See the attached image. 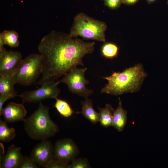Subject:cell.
I'll return each mask as SVG.
<instances>
[{"instance_id":"1","label":"cell","mask_w":168,"mask_h":168,"mask_svg":"<svg viewBox=\"0 0 168 168\" xmlns=\"http://www.w3.org/2000/svg\"><path fill=\"white\" fill-rule=\"evenodd\" d=\"M74 38L69 34L52 30L42 39L38 46L43 59L38 84L55 81L77 66H84L83 58L93 52L95 43Z\"/></svg>"},{"instance_id":"2","label":"cell","mask_w":168,"mask_h":168,"mask_svg":"<svg viewBox=\"0 0 168 168\" xmlns=\"http://www.w3.org/2000/svg\"><path fill=\"white\" fill-rule=\"evenodd\" d=\"M147 74L142 65L138 64L121 72H114L110 76L103 77L108 83L100 93L118 96L138 91Z\"/></svg>"},{"instance_id":"3","label":"cell","mask_w":168,"mask_h":168,"mask_svg":"<svg viewBox=\"0 0 168 168\" xmlns=\"http://www.w3.org/2000/svg\"><path fill=\"white\" fill-rule=\"evenodd\" d=\"M25 130L31 138L47 140L58 132V127L50 117L49 108L40 102L38 109L23 120Z\"/></svg>"},{"instance_id":"4","label":"cell","mask_w":168,"mask_h":168,"mask_svg":"<svg viewBox=\"0 0 168 168\" xmlns=\"http://www.w3.org/2000/svg\"><path fill=\"white\" fill-rule=\"evenodd\" d=\"M107 28L104 22L80 13L74 17L69 35L72 37L79 36L85 40L105 42V32Z\"/></svg>"},{"instance_id":"5","label":"cell","mask_w":168,"mask_h":168,"mask_svg":"<svg viewBox=\"0 0 168 168\" xmlns=\"http://www.w3.org/2000/svg\"><path fill=\"white\" fill-rule=\"evenodd\" d=\"M43 68L42 56L31 54L22 59L12 75L15 84L28 86L34 83L41 74Z\"/></svg>"},{"instance_id":"6","label":"cell","mask_w":168,"mask_h":168,"mask_svg":"<svg viewBox=\"0 0 168 168\" xmlns=\"http://www.w3.org/2000/svg\"><path fill=\"white\" fill-rule=\"evenodd\" d=\"M87 70L86 68H75L64 75L59 80L60 82L66 84L72 93L85 98H88L93 93V91L89 89L86 86L89 83V81L85 77Z\"/></svg>"},{"instance_id":"7","label":"cell","mask_w":168,"mask_h":168,"mask_svg":"<svg viewBox=\"0 0 168 168\" xmlns=\"http://www.w3.org/2000/svg\"><path fill=\"white\" fill-rule=\"evenodd\" d=\"M60 83L59 81L46 82L38 89L26 91L17 96L21 99L23 104L40 102L49 98L56 99L60 92L57 86Z\"/></svg>"},{"instance_id":"8","label":"cell","mask_w":168,"mask_h":168,"mask_svg":"<svg viewBox=\"0 0 168 168\" xmlns=\"http://www.w3.org/2000/svg\"><path fill=\"white\" fill-rule=\"evenodd\" d=\"M79 154V149L72 140L69 138L60 139L54 147V158L69 164Z\"/></svg>"},{"instance_id":"9","label":"cell","mask_w":168,"mask_h":168,"mask_svg":"<svg viewBox=\"0 0 168 168\" xmlns=\"http://www.w3.org/2000/svg\"><path fill=\"white\" fill-rule=\"evenodd\" d=\"M54 147L51 142L47 140L41 141L32 149L30 157L39 166L46 168L54 159Z\"/></svg>"},{"instance_id":"10","label":"cell","mask_w":168,"mask_h":168,"mask_svg":"<svg viewBox=\"0 0 168 168\" xmlns=\"http://www.w3.org/2000/svg\"><path fill=\"white\" fill-rule=\"evenodd\" d=\"M22 59L19 52L0 50V75H12Z\"/></svg>"},{"instance_id":"11","label":"cell","mask_w":168,"mask_h":168,"mask_svg":"<svg viewBox=\"0 0 168 168\" xmlns=\"http://www.w3.org/2000/svg\"><path fill=\"white\" fill-rule=\"evenodd\" d=\"M27 114L23 104L11 102L3 108L2 115L6 122L12 123L23 121Z\"/></svg>"},{"instance_id":"12","label":"cell","mask_w":168,"mask_h":168,"mask_svg":"<svg viewBox=\"0 0 168 168\" xmlns=\"http://www.w3.org/2000/svg\"><path fill=\"white\" fill-rule=\"evenodd\" d=\"M21 150L20 148L13 145L10 146L0 163V168H19L23 156Z\"/></svg>"},{"instance_id":"13","label":"cell","mask_w":168,"mask_h":168,"mask_svg":"<svg viewBox=\"0 0 168 168\" xmlns=\"http://www.w3.org/2000/svg\"><path fill=\"white\" fill-rule=\"evenodd\" d=\"M127 119V111L123 108L121 101L119 98L118 105L113 112V126L118 132H121L124 129Z\"/></svg>"},{"instance_id":"14","label":"cell","mask_w":168,"mask_h":168,"mask_svg":"<svg viewBox=\"0 0 168 168\" xmlns=\"http://www.w3.org/2000/svg\"><path fill=\"white\" fill-rule=\"evenodd\" d=\"M82 109L80 113L93 124L99 121V113L96 112L93 107L92 102L88 98L81 102Z\"/></svg>"},{"instance_id":"15","label":"cell","mask_w":168,"mask_h":168,"mask_svg":"<svg viewBox=\"0 0 168 168\" xmlns=\"http://www.w3.org/2000/svg\"><path fill=\"white\" fill-rule=\"evenodd\" d=\"M16 84L12 75H0V95L17 96L14 86Z\"/></svg>"},{"instance_id":"16","label":"cell","mask_w":168,"mask_h":168,"mask_svg":"<svg viewBox=\"0 0 168 168\" xmlns=\"http://www.w3.org/2000/svg\"><path fill=\"white\" fill-rule=\"evenodd\" d=\"M100 125L104 128L113 126V112L114 110L111 105L106 104L104 108L99 107Z\"/></svg>"},{"instance_id":"17","label":"cell","mask_w":168,"mask_h":168,"mask_svg":"<svg viewBox=\"0 0 168 168\" xmlns=\"http://www.w3.org/2000/svg\"><path fill=\"white\" fill-rule=\"evenodd\" d=\"M6 122L0 119V141L3 142H8L16 136V132L13 128H9Z\"/></svg>"},{"instance_id":"18","label":"cell","mask_w":168,"mask_h":168,"mask_svg":"<svg viewBox=\"0 0 168 168\" xmlns=\"http://www.w3.org/2000/svg\"><path fill=\"white\" fill-rule=\"evenodd\" d=\"M119 48L115 44L111 42H106L101 48V55L108 59H113L116 57L119 54Z\"/></svg>"},{"instance_id":"19","label":"cell","mask_w":168,"mask_h":168,"mask_svg":"<svg viewBox=\"0 0 168 168\" xmlns=\"http://www.w3.org/2000/svg\"><path fill=\"white\" fill-rule=\"evenodd\" d=\"M1 35L5 43L11 48H15L18 46L19 41L18 33L14 30H5Z\"/></svg>"},{"instance_id":"20","label":"cell","mask_w":168,"mask_h":168,"mask_svg":"<svg viewBox=\"0 0 168 168\" xmlns=\"http://www.w3.org/2000/svg\"><path fill=\"white\" fill-rule=\"evenodd\" d=\"M55 99L56 102L54 106L60 115L66 118L71 116L74 112L68 103L58 98Z\"/></svg>"},{"instance_id":"21","label":"cell","mask_w":168,"mask_h":168,"mask_svg":"<svg viewBox=\"0 0 168 168\" xmlns=\"http://www.w3.org/2000/svg\"><path fill=\"white\" fill-rule=\"evenodd\" d=\"M88 160L85 158H75L69 165V168H91Z\"/></svg>"},{"instance_id":"22","label":"cell","mask_w":168,"mask_h":168,"mask_svg":"<svg viewBox=\"0 0 168 168\" xmlns=\"http://www.w3.org/2000/svg\"><path fill=\"white\" fill-rule=\"evenodd\" d=\"M39 166L30 157L23 156L19 168H38Z\"/></svg>"},{"instance_id":"23","label":"cell","mask_w":168,"mask_h":168,"mask_svg":"<svg viewBox=\"0 0 168 168\" xmlns=\"http://www.w3.org/2000/svg\"><path fill=\"white\" fill-rule=\"evenodd\" d=\"M104 4L111 9L119 8L122 3V0H103Z\"/></svg>"},{"instance_id":"24","label":"cell","mask_w":168,"mask_h":168,"mask_svg":"<svg viewBox=\"0 0 168 168\" xmlns=\"http://www.w3.org/2000/svg\"><path fill=\"white\" fill-rule=\"evenodd\" d=\"M69 165L54 158L47 165L46 168H69Z\"/></svg>"},{"instance_id":"25","label":"cell","mask_w":168,"mask_h":168,"mask_svg":"<svg viewBox=\"0 0 168 168\" xmlns=\"http://www.w3.org/2000/svg\"><path fill=\"white\" fill-rule=\"evenodd\" d=\"M14 98L10 95H0V115H2L3 109V106L4 103L8 99Z\"/></svg>"},{"instance_id":"26","label":"cell","mask_w":168,"mask_h":168,"mask_svg":"<svg viewBox=\"0 0 168 168\" xmlns=\"http://www.w3.org/2000/svg\"><path fill=\"white\" fill-rule=\"evenodd\" d=\"M139 0H122V3L128 5H133Z\"/></svg>"},{"instance_id":"27","label":"cell","mask_w":168,"mask_h":168,"mask_svg":"<svg viewBox=\"0 0 168 168\" xmlns=\"http://www.w3.org/2000/svg\"><path fill=\"white\" fill-rule=\"evenodd\" d=\"M5 44L4 40L1 35L0 34V50H1L4 48L3 46Z\"/></svg>"},{"instance_id":"28","label":"cell","mask_w":168,"mask_h":168,"mask_svg":"<svg viewBox=\"0 0 168 168\" xmlns=\"http://www.w3.org/2000/svg\"><path fill=\"white\" fill-rule=\"evenodd\" d=\"M156 0H146L148 3L149 4L151 3L154 2Z\"/></svg>"},{"instance_id":"29","label":"cell","mask_w":168,"mask_h":168,"mask_svg":"<svg viewBox=\"0 0 168 168\" xmlns=\"http://www.w3.org/2000/svg\"></svg>"},{"instance_id":"30","label":"cell","mask_w":168,"mask_h":168,"mask_svg":"<svg viewBox=\"0 0 168 168\" xmlns=\"http://www.w3.org/2000/svg\"></svg>"}]
</instances>
